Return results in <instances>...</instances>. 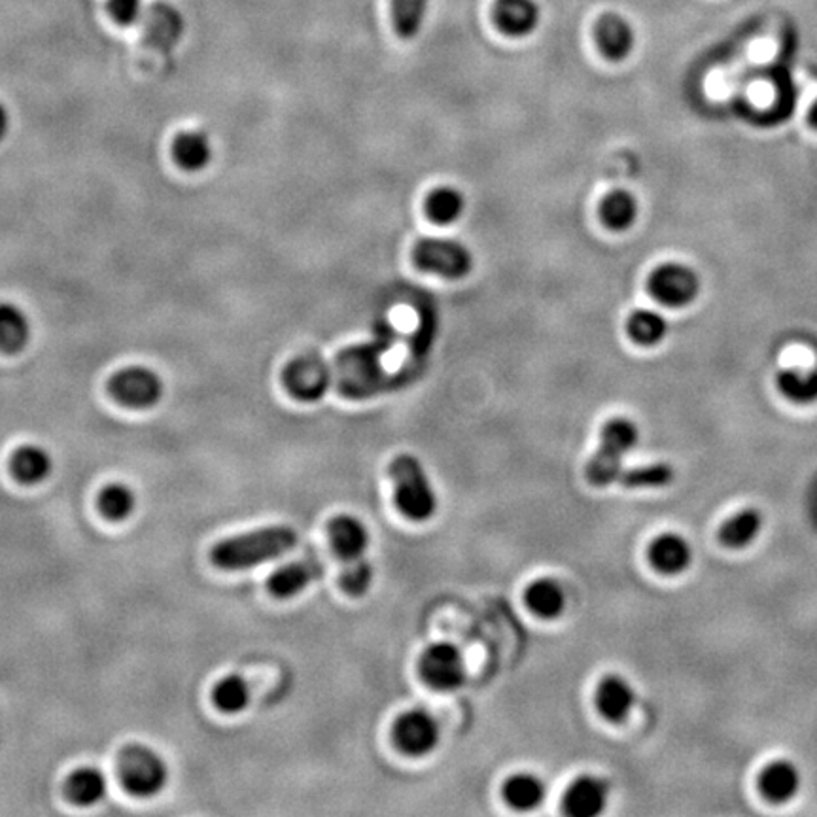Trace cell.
<instances>
[{
  "mask_svg": "<svg viewBox=\"0 0 817 817\" xmlns=\"http://www.w3.org/2000/svg\"><path fill=\"white\" fill-rule=\"evenodd\" d=\"M297 534L290 526H268L249 534L228 537L210 551V561L220 569L239 572L275 561L294 549Z\"/></svg>",
  "mask_w": 817,
  "mask_h": 817,
  "instance_id": "obj_1",
  "label": "cell"
},
{
  "mask_svg": "<svg viewBox=\"0 0 817 817\" xmlns=\"http://www.w3.org/2000/svg\"><path fill=\"white\" fill-rule=\"evenodd\" d=\"M640 441V430L630 419L617 417L604 425L600 432V446L595 457L590 458L585 475L596 489H604L617 483L621 478L622 460Z\"/></svg>",
  "mask_w": 817,
  "mask_h": 817,
  "instance_id": "obj_2",
  "label": "cell"
},
{
  "mask_svg": "<svg viewBox=\"0 0 817 817\" xmlns=\"http://www.w3.org/2000/svg\"><path fill=\"white\" fill-rule=\"evenodd\" d=\"M390 478L396 489V505L412 523H426L438 511V496L419 458L401 454L390 464Z\"/></svg>",
  "mask_w": 817,
  "mask_h": 817,
  "instance_id": "obj_3",
  "label": "cell"
},
{
  "mask_svg": "<svg viewBox=\"0 0 817 817\" xmlns=\"http://www.w3.org/2000/svg\"><path fill=\"white\" fill-rule=\"evenodd\" d=\"M119 782L135 797H156L164 792L169 768L164 758L146 745H127L118 757Z\"/></svg>",
  "mask_w": 817,
  "mask_h": 817,
  "instance_id": "obj_4",
  "label": "cell"
},
{
  "mask_svg": "<svg viewBox=\"0 0 817 817\" xmlns=\"http://www.w3.org/2000/svg\"><path fill=\"white\" fill-rule=\"evenodd\" d=\"M412 262L425 273L443 276L449 281H460L470 275L473 269V254L460 241L428 237L415 244Z\"/></svg>",
  "mask_w": 817,
  "mask_h": 817,
  "instance_id": "obj_5",
  "label": "cell"
},
{
  "mask_svg": "<svg viewBox=\"0 0 817 817\" xmlns=\"http://www.w3.org/2000/svg\"><path fill=\"white\" fill-rule=\"evenodd\" d=\"M649 294L664 307H687L699 297V273L683 263H664L649 276Z\"/></svg>",
  "mask_w": 817,
  "mask_h": 817,
  "instance_id": "obj_6",
  "label": "cell"
},
{
  "mask_svg": "<svg viewBox=\"0 0 817 817\" xmlns=\"http://www.w3.org/2000/svg\"><path fill=\"white\" fill-rule=\"evenodd\" d=\"M164 380L150 367H125L111 380V394L114 399L132 409H150L157 406L164 398Z\"/></svg>",
  "mask_w": 817,
  "mask_h": 817,
  "instance_id": "obj_7",
  "label": "cell"
},
{
  "mask_svg": "<svg viewBox=\"0 0 817 817\" xmlns=\"http://www.w3.org/2000/svg\"><path fill=\"white\" fill-rule=\"evenodd\" d=\"M420 678L436 691H454L464 685L465 662L460 649L447 641L426 648L419 659Z\"/></svg>",
  "mask_w": 817,
  "mask_h": 817,
  "instance_id": "obj_8",
  "label": "cell"
},
{
  "mask_svg": "<svg viewBox=\"0 0 817 817\" xmlns=\"http://www.w3.org/2000/svg\"><path fill=\"white\" fill-rule=\"evenodd\" d=\"M329 385V366L316 354H301L284 369V386L300 401H318Z\"/></svg>",
  "mask_w": 817,
  "mask_h": 817,
  "instance_id": "obj_9",
  "label": "cell"
},
{
  "mask_svg": "<svg viewBox=\"0 0 817 817\" xmlns=\"http://www.w3.org/2000/svg\"><path fill=\"white\" fill-rule=\"evenodd\" d=\"M394 744L409 757H425L439 744L438 721L422 710L399 715L392 729Z\"/></svg>",
  "mask_w": 817,
  "mask_h": 817,
  "instance_id": "obj_10",
  "label": "cell"
},
{
  "mask_svg": "<svg viewBox=\"0 0 817 817\" xmlns=\"http://www.w3.org/2000/svg\"><path fill=\"white\" fill-rule=\"evenodd\" d=\"M609 785L595 776H582L564 795L563 810L572 817H596L606 810Z\"/></svg>",
  "mask_w": 817,
  "mask_h": 817,
  "instance_id": "obj_11",
  "label": "cell"
},
{
  "mask_svg": "<svg viewBox=\"0 0 817 817\" xmlns=\"http://www.w3.org/2000/svg\"><path fill=\"white\" fill-rule=\"evenodd\" d=\"M542 13L534 0H496L494 23L500 33L511 39H524L536 31Z\"/></svg>",
  "mask_w": 817,
  "mask_h": 817,
  "instance_id": "obj_12",
  "label": "cell"
},
{
  "mask_svg": "<svg viewBox=\"0 0 817 817\" xmlns=\"http://www.w3.org/2000/svg\"><path fill=\"white\" fill-rule=\"evenodd\" d=\"M596 42L604 57L619 63L635 50V29L619 13H604L596 23Z\"/></svg>",
  "mask_w": 817,
  "mask_h": 817,
  "instance_id": "obj_13",
  "label": "cell"
},
{
  "mask_svg": "<svg viewBox=\"0 0 817 817\" xmlns=\"http://www.w3.org/2000/svg\"><path fill=\"white\" fill-rule=\"evenodd\" d=\"M636 704L635 689L625 678L609 673L596 687V708L604 720L621 723L627 720Z\"/></svg>",
  "mask_w": 817,
  "mask_h": 817,
  "instance_id": "obj_14",
  "label": "cell"
},
{
  "mask_svg": "<svg viewBox=\"0 0 817 817\" xmlns=\"http://www.w3.org/2000/svg\"><path fill=\"white\" fill-rule=\"evenodd\" d=\"M327 537H329L335 555L339 556L343 563L366 556L367 547H369V532H367L366 524L350 515L332 519L327 524Z\"/></svg>",
  "mask_w": 817,
  "mask_h": 817,
  "instance_id": "obj_15",
  "label": "cell"
},
{
  "mask_svg": "<svg viewBox=\"0 0 817 817\" xmlns=\"http://www.w3.org/2000/svg\"><path fill=\"white\" fill-rule=\"evenodd\" d=\"M184 18L177 8L157 2L145 15V34L151 46L172 50L184 36Z\"/></svg>",
  "mask_w": 817,
  "mask_h": 817,
  "instance_id": "obj_16",
  "label": "cell"
},
{
  "mask_svg": "<svg viewBox=\"0 0 817 817\" xmlns=\"http://www.w3.org/2000/svg\"><path fill=\"white\" fill-rule=\"evenodd\" d=\"M322 576H324V564L321 561L311 558V561L289 564V566L276 569L275 574L269 577V593L281 600L294 598L307 589L308 585L318 582Z\"/></svg>",
  "mask_w": 817,
  "mask_h": 817,
  "instance_id": "obj_17",
  "label": "cell"
},
{
  "mask_svg": "<svg viewBox=\"0 0 817 817\" xmlns=\"http://www.w3.org/2000/svg\"><path fill=\"white\" fill-rule=\"evenodd\" d=\"M649 563L661 574L678 576L693 563V549L685 537L662 534L649 545Z\"/></svg>",
  "mask_w": 817,
  "mask_h": 817,
  "instance_id": "obj_18",
  "label": "cell"
},
{
  "mask_svg": "<svg viewBox=\"0 0 817 817\" xmlns=\"http://www.w3.org/2000/svg\"><path fill=\"white\" fill-rule=\"evenodd\" d=\"M172 156L180 165V169L197 172L209 167L214 159V146L209 135L203 132H184L178 135L172 145Z\"/></svg>",
  "mask_w": 817,
  "mask_h": 817,
  "instance_id": "obj_19",
  "label": "cell"
},
{
  "mask_svg": "<svg viewBox=\"0 0 817 817\" xmlns=\"http://www.w3.org/2000/svg\"><path fill=\"white\" fill-rule=\"evenodd\" d=\"M761 793L772 803H785L795 797L800 787V774L789 761H776L766 766L758 778Z\"/></svg>",
  "mask_w": 817,
  "mask_h": 817,
  "instance_id": "obj_20",
  "label": "cell"
},
{
  "mask_svg": "<svg viewBox=\"0 0 817 817\" xmlns=\"http://www.w3.org/2000/svg\"><path fill=\"white\" fill-rule=\"evenodd\" d=\"M31 321L23 308L13 303H0V350L21 353L31 339Z\"/></svg>",
  "mask_w": 817,
  "mask_h": 817,
  "instance_id": "obj_21",
  "label": "cell"
},
{
  "mask_svg": "<svg viewBox=\"0 0 817 817\" xmlns=\"http://www.w3.org/2000/svg\"><path fill=\"white\" fill-rule=\"evenodd\" d=\"M524 600L530 611L542 619H556L566 609V593L555 579H537L532 583L526 589Z\"/></svg>",
  "mask_w": 817,
  "mask_h": 817,
  "instance_id": "obj_22",
  "label": "cell"
},
{
  "mask_svg": "<svg viewBox=\"0 0 817 817\" xmlns=\"http://www.w3.org/2000/svg\"><path fill=\"white\" fill-rule=\"evenodd\" d=\"M52 457L42 447L25 446L13 452L12 473L20 483H42L52 475Z\"/></svg>",
  "mask_w": 817,
  "mask_h": 817,
  "instance_id": "obj_23",
  "label": "cell"
},
{
  "mask_svg": "<svg viewBox=\"0 0 817 817\" xmlns=\"http://www.w3.org/2000/svg\"><path fill=\"white\" fill-rule=\"evenodd\" d=\"M106 787L108 785H106L103 772L92 766H84L69 776L65 793L73 805L93 806L105 798Z\"/></svg>",
  "mask_w": 817,
  "mask_h": 817,
  "instance_id": "obj_24",
  "label": "cell"
},
{
  "mask_svg": "<svg viewBox=\"0 0 817 817\" xmlns=\"http://www.w3.org/2000/svg\"><path fill=\"white\" fill-rule=\"evenodd\" d=\"M640 214V205L630 191L615 190L604 197L600 205V218L611 231H628L635 226Z\"/></svg>",
  "mask_w": 817,
  "mask_h": 817,
  "instance_id": "obj_25",
  "label": "cell"
},
{
  "mask_svg": "<svg viewBox=\"0 0 817 817\" xmlns=\"http://www.w3.org/2000/svg\"><path fill=\"white\" fill-rule=\"evenodd\" d=\"M547 795V787L534 774H515L504 785L505 803L519 811L536 810Z\"/></svg>",
  "mask_w": 817,
  "mask_h": 817,
  "instance_id": "obj_26",
  "label": "cell"
},
{
  "mask_svg": "<svg viewBox=\"0 0 817 817\" xmlns=\"http://www.w3.org/2000/svg\"><path fill=\"white\" fill-rule=\"evenodd\" d=\"M465 210V199L462 191L451 186H443L433 190L426 199V214L433 223L451 226L458 222Z\"/></svg>",
  "mask_w": 817,
  "mask_h": 817,
  "instance_id": "obj_27",
  "label": "cell"
},
{
  "mask_svg": "<svg viewBox=\"0 0 817 817\" xmlns=\"http://www.w3.org/2000/svg\"><path fill=\"white\" fill-rule=\"evenodd\" d=\"M761 526H763V517H761L757 510L740 511L734 517L721 524V543L726 547H731V549L745 547L758 536Z\"/></svg>",
  "mask_w": 817,
  "mask_h": 817,
  "instance_id": "obj_28",
  "label": "cell"
},
{
  "mask_svg": "<svg viewBox=\"0 0 817 817\" xmlns=\"http://www.w3.org/2000/svg\"><path fill=\"white\" fill-rule=\"evenodd\" d=\"M628 335L641 347H654L667 339L668 322L662 314L641 308L628 318Z\"/></svg>",
  "mask_w": 817,
  "mask_h": 817,
  "instance_id": "obj_29",
  "label": "cell"
},
{
  "mask_svg": "<svg viewBox=\"0 0 817 817\" xmlns=\"http://www.w3.org/2000/svg\"><path fill=\"white\" fill-rule=\"evenodd\" d=\"M675 473L670 464L657 462V464L636 465V468H625L621 471V478L617 483H621L625 489H664L672 483Z\"/></svg>",
  "mask_w": 817,
  "mask_h": 817,
  "instance_id": "obj_30",
  "label": "cell"
},
{
  "mask_svg": "<svg viewBox=\"0 0 817 817\" xmlns=\"http://www.w3.org/2000/svg\"><path fill=\"white\" fill-rule=\"evenodd\" d=\"M778 386L785 398L795 404L817 401V369H784L778 375Z\"/></svg>",
  "mask_w": 817,
  "mask_h": 817,
  "instance_id": "obj_31",
  "label": "cell"
},
{
  "mask_svg": "<svg viewBox=\"0 0 817 817\" xmlns=\"http://www.w3.org/2000/svg\"><path fill=\"white\" fill-rule=\"evenodd\" d=\"M135 505H137V497L125 484H108L98 494V510L103 513V517L114 523L132 517Z\"/></svg>",
  "mask_w": 817,
  "mask_h": 817,
  "instance_id": "obj_32",
  "label": "cell"
},
{
  "mask_svg": "<svg viewBox=\"0 0 817 817\" xmlns=\"http://www.w3.org/2000/svg\"><path fill=\"white\" fill-rule=\"evenodd\" d=\"M428 0H392V23L399 39L411 40L425 23Z\"/></svg>",
  "mask_w": 817,
  "mask_h": 817,
  "instance_id": "obj_33",
  "label": "cell"
},
{
  "mask_svg": "<svg viewBox=\"0 0 817 817\" xmlns=\"http://www.w3.org/2000/svg\"><path fill=\"white\" fill-rule=\"evenodd\" d=\"M212 702L222 713H239L249 706L250 689L239 675H228L212 689Z\"/></svg>",
  "mask_w": 817,
  "mask_h": 817,
  "instance_id": "obj_34",
  "label": "cell"
},
{
  "mask_svg": "<svg viewBox=\"0 0 817 817\" xmlns=\"http://www.w3.org/2000/svg\"><path fill=\"white\" fill-rule=\"evenodd\" d=\"M341 589L345 590L348 596L360 598L366 595L373 583V566L366 556L343 563V572H341Z\"/></svg>",
  "mask_w": 817,
  "mask_h": 817,
  "instance_id": "obj_35",
  "label": "cell"
},
{
  "mask_svg": "<svg viewBox=\"0 0 817 817\" xmlns=\"http://www.w3.org/2000/svg\"><path fill=\"white\" fill-rule=\"evenodd\" d=\"M108 12L122 25H132L143 18V0H108Z\"/></svg>",
  "mask_w": 817,
  "mask_h": 817,
  "instance_id": "obj_36",
  "label": "cell"
},
{
  "mask_svg": "<svg viewBox=\"0 0 817 817\" xmlns=\"http://www.w3.org/2000/svg\"><path fill=\"white\" fill-rule=\"evenodd\" d=\"M8 132H10V112L0 103V143L7 138Z\"/></svg>",
  "mask_w": 817,
  "mask_h": 817,
  "instance_id": "obj_37",
  "label": "cell"
},
{
  "mask_svg": "<svg viewBox=\"0 0 817 817\" xmlns=\"http://www.w3.org/2000/svg\"><path fill=\"white\" fill-rule=\"evenodd\" d=\"M808 122H810L814 129H817V98L814 101V105L810 106V112H808Z\"/></svg>",
  "mask_w": 817,
  "mask_h": 817,
  "instance_id": "obj_38",
  "label": "cell"
}]
</instances>
